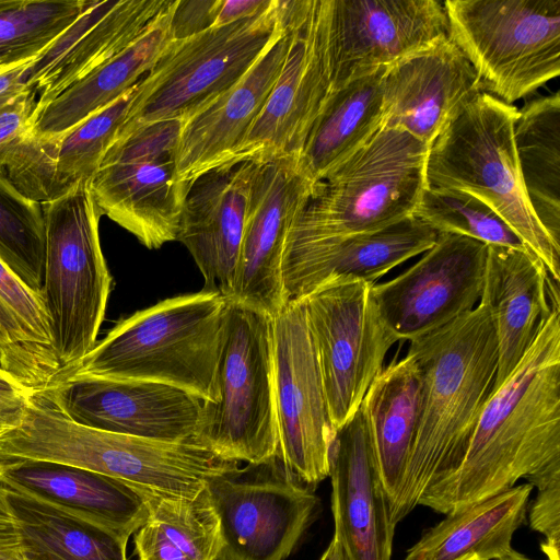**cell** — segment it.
<instances>
[{"mask_svg": "<svg viewBox=\"0 0 560 560\" xmlns=\"http://www.w3.org/2000/svg\"><path fill=\"white\" fill-rule=\"evenodd\" d=\"M560 465V305L486 400L459 467L418 505L447 514Z\"/></svg>", "mask_w": 560, "mask_h": 560, "instance_id": "1", "label": "cell"}, {"mask_svg": "<svg viewBox=\"0 0 560 560\" xmlns=\"http://www.w3.org/2000/svg\"><path fill=\"white\" fill-rule=\"evenodd\" d=\"M421 373L417 430L398 500L397 525L434 483L460 465L488 399L498 366V345L483 300L447 325L409 341Z\"/></svg>", "mask_w": 560, "mask_h": 560, "instance_id": "2", "label": "cell"}, {"mask_svg": "<svg viewBox=\"0 0 560 560\" xmlns=\"http://www.w3.org/2000/svg\"><path fill=\"white\" fill-rule=\"evenodd\" d=\"M228 311L222 293L205 289L160 301L117 323L75 365L59 371L52 385L92 377L144 380L215 402Z\"/></svg>", "mask_w": 560, "mask_h": 560, "instance_id": "3", "label": "cell"}, {"mask_svg": "<svg viewBox=\"0 0 560 560\" xmlns=\"http://www.w3.org/2000/svg\"><path fill=\"white\" fill-rule=\"evenodd\" d=\"M21 459L72 465L178 498H192L238 468L196 441L163 442L80 425L45 390L31 393L22 421L0 435V463Z\"/></svg>", "mask_w": 560, "mask_h": 560, "instance_id": "4", "label": "cell"}, {"mask_svg": "<svg viewBox=\"0 0 560 560\" xmlns=\"http://www.w3.org/2000/svg\"><path fill=\"white\" fill-rule=\"evenodd\" d=\"M517 116L516 106L487 92L464 105L429 147L425 187L460 190L488 205L560 282V244L525 191L514 142Z\"/></svg>", "mask_w": 560, "mask_h": 560, "instance_id": "5", "label": "cell"}, {"mask_svg": "<svg viewBox=\"0 0 560 560\" xmlns=\"http://www.w3.org/2000/svg\"><path fill=\"white\" fill-rule=\"evenodd\" d=\"M429 147L384 127L317 183L287 242L372 233L415 215Z\"/></svg>", "mask_w": 560, "mask_h": 560, "instance_id": "6", "label": "cell"}, {"mask_svg": "<svg viewBox=\"0 0 560 560\" xmlns=\"http://www.w3.org/2000/svg\"><path fill=\"white\" fill-rule=\"evenodd\" d=\"M46 253L40 299L60 371L75 365L96 343L112 290L100 242L103 215L83 180L42 203Z\"/></svg>", "mask_w": 560, "mask_h": 560, "instance_id": "7", "label": "cell"}, {"mask_svg": "<svg viewBox=\"0 0 560 560\" xmlns=\"http://www.w3.org/2000/svg\"><path fill=\"white\" fill-rule=\"evenodd\" d=\"M284 26V0L237 22L172 42L138 82L118 132L186 120L235 85Z\"/></svg>", "mask_w": 560, "mask_h": 560, "instance_id": "8", "label": "cell"}, {"mask_svg": "<svg viewBox=\"0 0 560 560\" xmlns=\"http://www.w3.org/2000/svg\"><path fill=\"white\" fill-rule=\"evenodd\" d=\"M218 389V401L202 402L195 441L237 463L279 454L273 317L229 302Z\"/></svg>", "mask_w": 560, "mask_h": 560, "instance_id": "9", "label": "cell"}, {"mask_svg": "<svg viewBox=\"0 0 560 560\" xmlns=\"http://www.w3.org/2000/svg\"><path fill=\"white\" fill-rule=\"evenodd\" d=\"M448 37L483 91L513 105L560 73V0H446Z\"/></svg>", "mask_w": 560, "mask_h": 560, "instance_id": "10", "label": "cell"}, {"mask_svg": "<svg viewBox=\"0 0 560 560\" xmlns=\"http://www.w3.org/2000/svg\"><path fill=\"white\" fill-rule=\"evenodd\" d=\"M184 120L117 132L90 179L102 212L149 249L176 241L189 189L178 178L177 145Z\"/></svg>", "mask_w": 560, "mask_h": 560, "instance_id": "11", "label": "cell"}, {"mask_svg": "<svg viewBox=\"0 0 560 560\" xmlns=\"http://www.w3.org/2000/svg\"><path fill=\"white\" fill-rule=\"evenodd\" d=\"M372 285L332 277L302 298L334 433L359 409L398 341L380 313Z\"/></svg>", "mask_w": 560, "mask_h": 560, "instance_id": "12", "label": "cell"}, {"mask_svg": "<svg viewBox=\"0 0 560 560\" xmlns=\"http://www.w3.org/2000/svg\"><path fill=\"white\" fill-rule=\"evenodd\" d=\"M328 0H287L291 44L260 114L226 164L300 160L331 93ZM225 165V164H224Z\"/></svg>", "mask_w": 560, "mask_h": 560, "instance_id": "13", "label": "cell"}, {"mask_svg": "<svg viewBox=\"0 0 560 560\" xmlns=\"http://www.w3.org/2000/svg\"><path fill=\"white\" fill-rule=\"evenodd\" d=\"M207 490L220 524L218 560H285L318 504L280 454L218 476Z\"/></svg>", "mask_w": 560, "mask_h": 560, "instance_id": "14", "label": "cell"}, {"mask_svg": "<svg viewBox=\"0 0 560 560\" xmlns=\"http://www.w3.org/2000/svg\"><path fill=\"white\" fill-rule=\"evenodd\" d=\"M279 454L299 480L314 488L329 475L334 432L302 299L273 316Z\"/></svg>", "mask_w": 560, "mask_h": 560, "instance_id": "15", "label": "cell"}, {"mask_svg": "<svg viewBox=\"0 0 560 560\" xmlns=\"http://www.w3.org/2000/svg\"><path fill=\"white\" fill-rule=\"evenodd\" d=\"M487 253L482 242L438 233L411 267L374 283V300L397 340L417 339L475 308L483 292Z\"/></svg>", "mask_w": 560, "mask_h": 560, "instance_id": "16", "label": "cell"}, {"mask_svg": "<svg viewBox=\"0 0 560 560\" xmlns=\"http://www.w3.org/2000/svg\"><path fill=\"white\" fill-rule=\"evenodd\" d=\"M313 188L299 159L255 163L229 302L271 317L283 307L282 262L287 240Z\"/></svg>", "mask_w": 560, "mask_h": 560, "instance_id": "17", "label": "cell"}, {"mask_svg": "<svg viewBox=\"0 0 560 560\" xmlns=\"http://www.w3.org/2000/svg\"><path fill=\"white\" fill-rule=\"evenodd\" d=\"M331 91L354 75L399 59L448 35L436 0H328Z\"/></svg>", "mask_w": 560, "mask_h": 560, "instance_id": "18", "label": "cell"}, {"mask_svg": "<svg viewBox=\"0 0 560 560\" xmlns=\"http://www.w3.org/2000/svg\"><path fill=\"white\" fill-rule=\"evenodd\" d=\"M45 392L80 425L163 442L195 441L203 402L182 388L144 380L81 378Z\"/></svg>", "mask_w": 560, "mask_h": 560, "instance_id": "19", "label": "cell"}, {"mask_svg": "<svg viewBox=\"0 0 560 560\" xmlns=\"http://www.w3.org/2000/svg\"><path fill=\"white\" fill-rule=\"evenodd\" d=\"M172 4L171 0H90L26 69L23 84L35 95L34 112L136 43Z\"/></svg>", "mask_w": 560, "mask_h": 560, "instance_id": "20", "label": "cell"}, {"mask_svg": "<svg viewBox=\"0 0 560 560\" xmlns=\"http://www.w3.org/2000/svg\"><path fill=\"white\" fill-rule=\"evenodd\" d=\"M483 91L462 50L442 36L387 67L383 126L430 147L457 112Z\"/></svg>", "mask_w": 560, "mask_h": 560, "instance_id": "21", "label": "cell"}, {"mask_svg": "<svg viewBox=\"0 0 560 560\" xmlns=\"http://www.w3.org/2000/svg\"><path fill=\"white\" fill-rule=\"evenodd\" d=\"M334 537L350 560H390L396 525L360 405L329 451Z\"/></svg>", "mask_w": 560, "mask_h": 560, "instance_id": "22", "label": "cell"}, {"mask_svg": "<svg viewBox=\"0 0 560 560\" xmlns=\"http://www.w3.org/2000/svg\"><path fill=\"white\" fill-rule=\"evenodd\" d=\"M255 163L206 172L188 189L176 241L190 253L205 290L229 299L243 240Z\"/></svg>", "mask_w": 560, "mask_h": 560, "instance_id": "23", "label": "cell"}, {"mask_svg": "<svg viewBox=\"0 0 560 560\" xmlns=\"http://www.w3.org/2000/svg\"><path fill=\"white\" fill-rule=\"evenodd\" d=\"M291 44L284 0V26L247 73L231 89L183 122L177 173L190 185L229 162L260 114L282 70Z\"/></svg>", "mask_w": 560, "mask_h": 560, "instance_id": "24", "label": "cell"}, {"mask_svg": "<svg viewBox=\"0 0 560 560\" xmlns=\"http://www.w3.org/2000/svg\"><path fill=\"white\" fill-rule=\"evenodd\" d=\"M436 236L435 230L413 215L372 233L287 242L282 262L285 303L304 298L332 277L374 284L396 266L430 249Z\"/></svg>", "mask_w": 560, "mask_h": 560, "instance_id": "25", "label": "cell"}, {"mask_svg": "<svg viewBox=\"0 0 560 560\" xmlns=\"http://www.w3.org/2000/svg\"><path fill=\"white\" fill-rule=\"evenodd\" d=\"M137 88L138 83L59 137H24L3 170L7 177L20 192L38 203L91 179L125 121Z\"/></svg>", "mask_w": 560, "mask_h": 560, "instance_id": "26", "label": "cell"}, {"mask_svg": "<svg viewBox=\"0 0 560 560\" xmlns=\"http://www.w3.org/2000/svg\"><path fill=\"white\" fill-rule=\"evenodd\" d=\"M559 283L527 248L488 245L481 300L489 307L498 345V366L491 392L513 372L540 325L560 302ZM490 392V393H491Z\"/></svg>", "mask_w": 560, "mask_h": 560, "instance_id": "27", "label": "cell"}, {"mask_svg": "<svg viewBox=\"0 0 560 560\" xmlns=\"http://www.w3.org/2000/svg\"><path fill=\"white\" fill-rule=\"evenodd\" d=\"M0 479L10 488L128 540L149 513L148 491L72 465L34 459L2 462Z\"/></svg>", "mask_w": 560, "mask_h": 560, "instance_id": "28", "label": "cell"}, {"mask_svg": "<svg viewBox=\"0 0 560 560\" xmlns=\"http://www.w3.org/2000/svg\"><path fill=\"white\" fill-rule=\"evenodd\" d=\"M168 11L136 43L34 112L25 137H59L138 83L173 42Z\"/></svg>", "mask_w": 560, "mask_h": 560, "instance_id": "29", "label": "cell"}, {"mask_svg": "<svg viewBox=\"0 0 560 560\" xmlns=\"http://www.w3.org/2000/svg\"><path fill=\"white\" fill-rule=\"evenodd\" d=\"M421 389L420 370L407 352L383 368L361 402L390 512L400 494L411 453Z\"/></svg>", "mask_w": 560, "mask_h": 560, "instance_id": "30", "label": "cell"}, {"mask_svg": "<svg viewBox=\"0 0 560 560\" xmlns=\"http://www.w3.org/2000/svg\"><path fill=\"white\" fill-rule=\"evenodd\" d=\"M529 483L445 514L423 532L404 560H462L478 556L500 560L512 550V537L527 517Z\"/></svg>", "mask_w": 560, "mask_h": 560, "instance_id": "31", "label": "cell"}, {"mask_svg": "<svg viewBox=\"0 0 560 560\" xmlns=\"http://www.w3.org/2000/svg\"><path fill=\"white\" fill-rule=\"evenodd\" d=\"M377 67L331 91L300 156L315 186L363 147L383 126V79Z\"/></svg>", "mask_w": 560, "mask_h": 560, "instance_id": "32", "label": "cell"}, {"mask_svg": "<svg viewBox=\"0 0 560 560\" xmlns=\"http://www.w3.org/2000/svg\"><path fill=\"white\" fill-rule=\"evenodd\" d=\"M4 494L20 560H128V539L8 486Z\"/></svg>", "mask_w": 560, "mask_h": 560, "instance_id": "33", "label": "cell"}, {"mask_svg": "<svg viewBox=\"0 0 560 560\" xmlns=\"http://www.w3.org/2000/svg\"><path fill=\"white\" fill-rule=\"evenodd\" d=\"M0 368L32 393L49 388L60 371L40 295L1 258Z\"/></svg>", "mask_w": 560, "mask_h": 560, "instance_id": "34", "label": "cell"}, {"mask_svg": "<svg viewBox=\"0 0 560 560\" xmlns=\"http://www.w3.org/2000/svg\"><path fill=\"white\" fill-rule=\"evenodd\" d=\"M514 142L525 191L552 240L560 244V94L527 101L518 109Z\"/></svg>", "mask_w": 560, "mask_h": 560, "instance_id": "35", "label": "cell"}, {"mask_svg": "<svg viewBox=\"0 0 560 560\" xmlns=\"http://www.w3.org/2000/svg\"><path fill=\"white\" fill-rule=\"evenodd\" d=\"M149 513L133 534L138 560H218L221 532L207 488L192 498L148 491Z\"/></svg>", "mask_w": 560, "mask_h": 560, "instance_id": "36", "label": "cell"}, {"mask_svg": "<svg viewBox=\"0 0 560 560\" xmlns=\"http://www.w3.org/2000/svg\"><path fill=\"white\" fill-rule=\"evenodd\" d=\"M46 253L42 203L18 190L0 170V258L40 295Z\"/></svg>", "mask_w": 560, "mask_h": 560, "instance_id": "37", "label": "cell"}, {"mask_svg": "<svg viewBox=\"0 0 560 560\" xmlns=\"http://www.w3.org/2000/svg\"><path fill=\"white\" fill-rule=\"evenodd\" d=\"M90 0H0V61L42 54Z\"/></svg>", "mask_w": 560, "mask_h": 560, "instance_id": "38", "label": "cell"}, {"mask_svg": "<svg viewBox=\"0 0 560 560\" xmlns=\"http://www.w3.org/2000/svg\"><path fill=\"white\" fill-rule=\"evenodd\" d=\"M415 217L438 233L458 234L487 245L526 248L493 209L460 190L425 187Z\"/></svg>", "mask_w": 560, "mask_h": 560, "instance_id": "39", "label": "cell"}, {"mask_svg": "<svg viewBox=\"0 0 560 560\" xmlns=\"http://www.w3.org/2000/svg\"><path fill=\"white\" fill-rule=\"evenodd\" d=\"M536 497L527 509L530 527L545 538L541 549L547 560H560V466L527 481Z\"/></svg>", "mask_w": 560, "mask_h": 560, "instance_id": "40", "label": "cell"}, {"mask_svg": "<svg viewBox=\"0 0 560 560\" xmlns=\"http://www.w3.org/2000/svg\"><path fill=\"white\" fill-rule=\"evenodd\" d=\"M36 106L33 92L24 85L0 95V170L28 131Z\"/></svg>", "mask_w": 560, "mask_h": 560, "instance_id": "41", "label": "cell"}, {"mask_svg": "<svg viewBox=\"0 0 560 560\" xmlns=\"http://www.w3.org/2000/svg\"><path fill=\"white\" fill-rule=\"evenodd\" d=\"M221 0H176L170 31L173 42L183 40L214 26Z\"/></svg>", "mask_w": 560, "mask_h": 560, "instance_id": "42", "label": "cell"}, {"mask_svg": "<svg viewBox=\"0 0 560 560\" xmlns=\"http://www.w3.org/2000/svg\"><path fill=\"white\" fill-rule=\"evenodd\" d=\"M31 393L0 368V435L22 421Z\"/></svg>", "mask_w": 560, "mask_h": 560, "instance_id": "43", "label": "cell"}, {"mask_svg": "<svg viewBox=\"0 0 560 560\" xmlns=\"http://www.w3.org/2000/svg\"><path fill=\"white\" fill-rule=\"evenodd\" d=\"M4 490L5 485L0 479V558L20 560L18 532Z\"/></svg>", "mask_w": 560, "mask_h": 560, "instance_id": "44", "label": "cell"}, {"mask_svg": "<svg viewBox=\"0 0 560 560\" xmlns=\"http://www.w3.org/2000/svg\"><path fill=\"white\" fill-rule=\"evenodd\" d=\"M272 0H221L213 27L228 25L253 16L267 8Z\"/></svg>", "mask_w": 560, "mask_h": 560, "instance_id": "45", "label": "cell"}, {"mask_svg": "<svg viewBox=\"0 0 560 560\" xmlns=\"http://www.w3.org/2000/svg\"><path fill=\"white\" fill-rule=\"evenodd\" d=\"M39 55L21 60L0 61V95L24 85L25 71Z\"/></svg>", "mask_w": 560, "mask_h": 560, "instance_id": "46", "label": "cell"}, {"mask_svg": "<svg viewBox=\"0 0 560 560\" xmlns=\"http://www.w3.org/2000/svg\"><path fill=\"white\" fill-rule=\"evenodd\" d=\"M319 560H350L340 542L332 536Z\"/></svg>", "mask_w": 560, "mask_h": 560, "instance_id": "47", "label": "cell"}, {"mask_svg": "<svg viewBox=\"0 0 560 560\" xmlns=\"http://www.w3.org/2000/svg\"><path fill=\"white\" fill-rule=\"evenodd\" d=\"M500 560H533L530 558H527L526 556L520 553L518 551L512 549L510 552H508L503 558Z\"/></svg>", "mask_w": 560, "mask_h": 560, "instance_id": "48", "label": "cell"}, {"mask_svg": "<svg viewBox=\"0 0 560 560\" xmlns=\"http://www.w3.org/2000/svg\"><path fill=\"white\" fill-rule=\"evenodd\" d=\"M462 560H482V559H480L478 556L472 555V556H468Z\"/></svg>", "mask_w": 560, "mask_h": 560, "instance_id": "49", "label": "cell"}, {"mask_svg": "<svg viewBox=\"0 0 560 560\" xmlns=\"http://www.w3.org/2000/svg\"><path fill=\"white\" fill-rule=\"evenodd\" d=\"M0 560H11V559L0 558Z\"/></svg>", "mask_w": 560, "mask_h": 560, "instance_id": "50", "label": "cell"}]
</instances>
